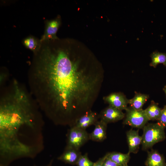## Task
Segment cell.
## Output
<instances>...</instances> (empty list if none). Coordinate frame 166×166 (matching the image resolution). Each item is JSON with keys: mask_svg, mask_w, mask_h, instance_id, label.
Returning <instances> with one entry per match:
<instances>
[{"mask_svg": "<svg viewBox=\"0 0 166 166\" xmlns=\"http://www.w3.org/2000/svg\"><path fill=\"white\" fill-rule=\"evenodd\" d=\"M41 42L30 70L31 91L53 123L72 126L91 110L103 81L102 66L89 49L72 40Z\"/></svg>", "mask_w": 166, "mask_h": 166, "instance_id": "obj_1", "label": "cell"}, {"mask_svg": "<svg viewBox=\"0 0 166 166\" xmlns=\"http://www.w3.org/2000/svg\"><path fill=\"white\" fill-rule=\"evenodd\" d=\"M43 123L39 114L0 117V164L35 158L44 147Z\"/></svg>", "mask_w": 166, "mask_h": 166, "instance_id": "obj_2", "label": "cell"}, {"mask_svg": "<svg viewBox=\"0 0 166 166\" xmlns=\"http://www.w3.org/2000/svg\"><path fill=\"white\" fill-rule=\"evenodd\" d=\"M164 128L157 122L146 124L142 128V150H147L156 144L164 140L166 137Z\"/></svg>", "mask_w": 166, "mask_h": 166, "instance_id": "obj_3", "label": "cell"}, {"mask_svg": "<svg viewBox=\"0 0 166 166\" xmlns=\"http://www.w3.org/2000/svg\"><path fill=\"white\" fill-rule=\"evenodd\" d=\"M126 114L123 123L132 127L143 128L149 121L144 110H136L129 106L125 110Z\"/></svg>", "mask_w": 166, "mask_h": 166, "instance_id": "obj_4", "label": "cell"}, {"mask_svg": "<svg viewBox=\"0 0 166 166\" xmlns=\"http://www.w3.org/2000/svg\"><path fill=\"white\" fill-rule=\"evenodd\" d=\"M89 140V134L86 130L72 126L66 134V145L65 148L79 150Z\"/></svg>", "mask_w": 166, "mask_h": 166, "instance_id": "obj_5", "label": "cell"}, {"mask_svg": "<svg viewBox=\"0 0 166 166\" xmlns=\"http://www.w3.org/2000/svg\"><path fill=\"white\" fill-rule=\"evenodd\" d=\"M45 21L44 32L40 39L41 42L59 39L56 34L61 24L60 17L58 16L54 19Z\"/></svg>", "mask_w": 166, "mask_h": 166, "instance_id": "obj_6", "label": "cell"}, {"mask_svg": "<svg viewBox=\"0 0 166 166\" xmlns=\"http://www.w3.org/2000/svg\"><path fill=\"white\" fill-rule=\"evenodd\" d=\"M99 116L101 120L108 124L124 119L125 114L122 110L109 105L101 111Z\"/></svg>", "mask_w": 166, "mask_h": 166, "instance_id": "obj_7", "label": "cell"}, {"mask_svg": "<svg viewBox=\"0 0 166 166\" xmlns=\"http://www.w3.org/2000/svg\"><path fill=\"white\" fill-rule=\"evenodd\" d=\"M104 101L120 110H126L128 108L129 99L121 92H114L103 97Z\"/></svg>", "mask_w": 166, "mask_h": 166, "instance_id": "obj_8", "label": "cell"}, {"mask_svg": "<svg viewBox=\"0 0 166 166\" xmlns=\"http://www.w3.org/2000/svg\"><path fill=\"white\" fill-rule=\"evenodd\" d=\"M127 141L128 147V153H137L140 145L141 144L142 137L139 134V130L131 129L126 132Z\"/></svg>", "mask_w": 166, "mask_h": 166, "instance_id": "obj_9", "label": "cell"}, {"mask_svg": "<svg viewBox=\"0 0 166 166\" xmlns=\"http://www.w3.org/2000/svg\"><path fill=\"white\" fill-rule=\"evenodd\" d=\"M99 118V115L91 110L79 118L73 126L86 130L89 127L94 125L98 121Z\"/></svg>", "mask_w": 166, "mask_h": 166, "instance_id": "obj_10", "label": "cell"}, {"mask_svg": "<svg viewBox=\"0 0 166 166\" xmlns=\"http://www.w3.org/2000/svg\"><path fill=\"white\" fill-rule=\"evenodd\" d=\"M82 155L79 150L71 148H65L62 154L57 159L65 164L70 165H76Z\"/></svg>", "mask_w": 166, "mask_h": 166, "instance_id": "obj_11", "label": "cell"}, {"mask_svg": "<svg viewBox=\"0 0 166 166\" xmlns=\"http://www.w3.org/2000/svg\"><path fill=\"white\" fill-rule=\"evenodd\" d=\"M107 124L101 120L98 121L94 125V128L89 134V140L97 142H102L106 138Z\"/></svg>", "mask_w": 166, "mask_h": 166, "instance_id": "obj_12", "label": "cell"}, {"mask_svg": "<svg viewBox=\"0 0 166 166\" xmlns=\"http://www.w3.org/2000/svg\"><path fill=\"white\" fill-rule=\"evenodd\" d=\"M146 166H166L163 156L155 150L148 152V156L145 163Z\"/></svg>", "mask_w": 166, "mask_h": 166, "instance_id": "obj_13", "label": "cell"}, {"mask_svg": "<svg viewBox=\"0 0 166 166\" xmlns=\"http://www.w3.org/2000/svg\"><path fill=\"white\" fill-rule=\"evenodd\" d=\"M149 97V95L135 92L133 98L129 99V106L136 110L142 109L143 107Z\"/></svg>", "mask_w": 166, "mask_h": 166, "instance_id": "obj_14", "label": "cell"}, {"mask_svg": "<svg viewBox=\"0 0 166 166\" xmlns=\"http://www.w3.org/2000/svg\"><path fill=\"white\" fill-rule=\"evenodd\" d=\"M130 153L124 154L113 152L106 154L107 157L115 163L118 166L127 165L130 159Z\"/></svg>", "mask_w": 166, "mask_h": 166, "instance_id": "obj_15", "label": "cell"}, {"mask_svg": "<svg viewBox=\"0 0 166 166\" xmlns=\"http://www.w3.org/2000/svg\"><path fill=\"white\" fill-rule=\"evenodd\" d=\"M144 110L149 121H158L160 116L162 109L159 107L158 103L152 100L150 104Z\"/></svg>", "mask_w": 166, "mask_h": 166, "instance_id": "obj_16", "label": "cell"}, {"mask_svg": "<svg viewBox=\"0 0 166 166\" xmlns=\"http://www.w3.org/2000/svg\"><path fill=\"white\" fill-rule=\"evenodd\" d=\"M22 43L26 48L32 51L34 54L39 50L42 42L40 39L34 36H30L23 40Z\"/></svg>", "mask_w": 166, "mask_h": 166, "instance_id": "obj_17", "label": "cell"}, {"mask_svg": "<svg viewBox=\"0 0 166 166\" xmlns=\"http://www.w3.org/2000/svg\"><path fill=\"white\" fill-rule=\"evenodd\" d=\"M151 62L149 64L150 66L156 68L160 64H162L166 67V53H161L156 50L150 55Z\"/></svg>", "mask_w": 166, "mask_h": 166, "instance_id": "obj_18", "label": "cell"}, {"mask_svg": "<svg viewBox=\"0 0 166 166\" xmlns=\"http://www.w3.org/2000/svg\"><path fill=\"white\" fill-rule=\"evenodd\" d=\"M94 163V162L89 160L88 154L85 153L81 156L76 165L77 166H93Z\"/></svg>", "mask_w": 166, "mask_h": 166, "instance_id": "obj_19", "label": "cell"}, {"mask_svg": "<svg viewBox=\"0 0 166 166\" xmlns=\"http://www.w3.org/2000/svg\"><path fill=\"white\" fill-rule=\"evenodd\" d=\"M157 122L164 128H166V105L162 109L161 113Z\"/></svg>", "mask_w": 166, "mask_h": 166, "instance_id": "obj_20", "label": "cell"}, {"mask_svg": "<svg viewBox=\"0 0 166 166\" xmlns=\"http://www.w3.org/2000/svg\"><path fill=\"white\" fill-rule=\"evenodd\" d=\"M103 166H118L112 160L108 158L106 156V158L103 162Z\"/></svg>", "mask_w": 166, "mask_h": 166, "instance_id": "obj_21", "label": "cell"}, {"mask_svg": "<svg viewBox=\"0 0 166 166\" xmlns=\"http://www.w3.org/2000/svg\"><path fill=\"white\" fill-rule=\"evenodd\" d=\"M106 156V154H105L103 157L99 158L98 160L94 162L93 166H103V162Z\"/></svg>", "mask_w": 166, "mask_h": 166, "instance_id": "obj_22", "label": "cell"}, {"mask_svg": "<svg viewBox=\"0 0 166 166\" xmlns=\"http://www.w3.org/2000/svg\"><path fill=\"white\" fill-rule=\"evenodd\" d=\"M53 160H52L48 164L44 166H52V164L53 162ZM34 166H37L35 165Z\"/></svg>", "mask_w": 166, "mask_h": 166, "instance_id": "obj_23", "label": "cell"}, {"mask_svg": "<svg viewBox=\"0 0 166 166\" xmlns=\"http://www.w3.org/2000/svg\"><path fill=\"white\" fill-rule=\"evenodd\" d=\"M163 90L165 94L166 97V85H165L163 88Z\"/></svg>", "mask_w": 166, "mask_h": 166, "instance_id": "obj_24", "label": "cell"}, {"mask_svg": "<svg viewBox=\"0 0 166 166\" xmlns=\"http://www.w3.org/2000/svg\"><path fill=\"white\" fill-rule=\"evenodd\" d=\"M0 166H5V165H3V164H0Z\"/></svg>", "mask_w": 166, "mask_h": 166, "instance_id": "obj_25", "label": "cell"}, {"mask_svg": "<svg viewBox=\"0 0 166 166\" xmlns=\"http://www.w3.org/2000/svg\"><path fill=\"white\" fill-rule=\"evenodd\" d=\"M128 166V165H125V166Z\"/></svg>", "mask_w": 166, "mask_h": 166, "instance_id": "obj_26", "label": "cell"}]
</instances>
